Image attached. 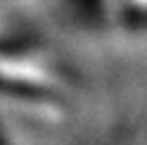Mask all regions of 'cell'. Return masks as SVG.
<instances>
[{
	"label": "cell",
	"mask_w": 147,
	"mask_h": 145,
	"mask_svg": "<svg viewBox=\"0 0 147 145\" xmlns=\"http://www.w3.org/2000/svg\"><path fill=\"white\" fill-rule=\"evenodd\" d=\"M14 0H0V100L43 117H59L74 93L67 64L33 36Z\"/></svg>",
	"instance_id": "6da1fadb"
},
{
	"label": "cell",
	"mask_w": 147,
	"mask_h": 145,
	"mask_svg": "<svg viewBox=\"0 0 147 145\" xmlns=\"http://www.w3.org/2000/svg\"><path fill=\"white\" fill-rule=\"evenodd\" d=\"M123 145H147V136H140V133H135V136H131Z\"/></svg>",
	"instance_id": "7a4b0ae2"
},
{
	"label": "cell",
	"mask_w": 147,
	"mask_h": 145,
	"mask_svg": "<svg viewBox=\"0 0 147 145\" xmlns=\"http://www.w3.org/2000/svg\"><path fill=\"white\" fill-rule=\"evenodd\" d=\"M0 145H3V140H0Z\"/></svg>",
	"instance_id": "3957f363"
}]
</instances>
